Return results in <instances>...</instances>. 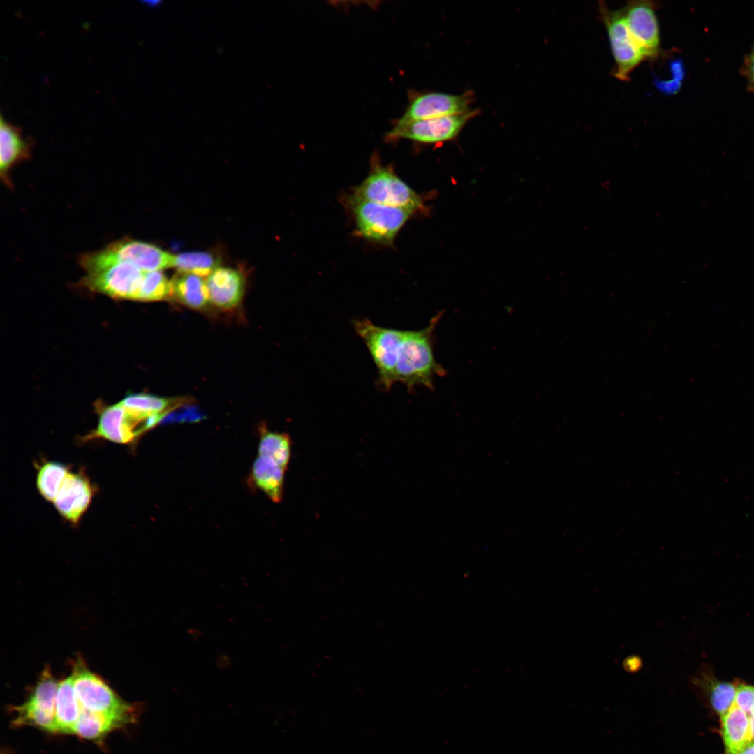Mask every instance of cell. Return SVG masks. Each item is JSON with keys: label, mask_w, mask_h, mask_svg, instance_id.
Wrapping results in <instances>:
<instances>
[{"label": "cell", "mask_w": 754, "mask_h": 754, "mask_svg": "<svg viewBox=\"0 0 754 754\" xmlns=\"http://www.w3.org/2000/svg\"><path fill=\"white\" fill-rule=\"evenodd\" d=\"M99 415L95 429L81 438L82 442L104 439L111 442L134 445L139 439L136 424L126 408L119 402L110 406H96Z\"/></svg>", "instance_id": "13"}, {"label": "cell", "mask_w": 754, "mask_h": 754, "mask_svg": "<svg viewBox=\"0 0 754 754\" xmlns=\"http://www.w3.org/2000/svg\"><path fill=\"white\" fill-rule=\"evenodd\" d=\"M642 662L637 656H630L623 661L624 669L630 672H636L642 667Z\"/></svg>", "instance_id": "29"}, {"label": "cell", "mask_w": 754, "mask_h": 754, "mask_svg": "<svg viewBox=\"0 0 754 754\" xmlns=\"http://www.w3.org/2000/svg\"><path fill=\"white\" fill-rule=\"evenodd\" d=\"M139 711L128 713H96L82 709L73 734L88 740L101 741L110 732L134 723Z\"/></svg>", "instance_id": "16"}, {"label": "cell", "mask_w": 754, "mask_h": 754, "mask_svg": "<svg viewBox=\"0 0 754 754\" xmlns=\"http://www.w3.org/2000/svg\"><path fill=\"white\" fill-rule=\"evenodd\" d=\"M75 695L82 709L96 713H128L140 710L124 701L103 678L92 672L80 654L71 661Z\"/></svg>", "instance_id": "5"}, {"label": "cell", "mask_w": 754, "mask_h": 754, "mask_svg": "<svg viewBox=\"0 0 754 754\" xmlns=\"http://www.w3.org/2000/svg\"><path fill=\"white\" fill-rule=\"evenodd\" d=\"M478 113V110L473 109L459 114L407 123L397 122L386 134V139L395 140L403 138L426 145L443 144L456 139L465 126Z\"/></svg>", "instance_id": "7"}, {"label": "cell", "mask_w": 754, "mask_h": 754, "mask_svg": "<svg viewBox=\"0 0 754 754\" xmlns=\"http://www.w3.org/2000/svg\"><path fill=\"white\" fill-rule=\"evenodd\" d=\"M730 754H754V740H751L741 748Z\"/></svg>", "instance_id": "30"}, {"label": "cell", "mask_w": 754, "mask_h": 754, "mask_svg": "<svg viewBox=\"0 0 754 754\" xmlns=\"http://www.w3.org/2000/svg\"><path fill=\"white\" fill-rule=\"evenodd\" d=\"M751 739L754 740V714L749 716Z\"/></svg>", "instance_id": "31"}, {"label": "cell", "mask_w": 754, "mask_h": 754, "mask_svg": "<svg viewBox=\"0 0 754 754\" xmlns=\"http://www.w3.org/2000/svg\"><path fill=\"white\" fill-rule=\"evenodd\" d=\"M96 491V486L83 469L77 472L70 471L52 503L63 519L76 526Z\"/></svg>", "instance_id": "12"}, {"label": "cell", "mask_w": 754, "mask_h": 754, "mask_svg": "<svg viewBox=\"0 0 754 754\" xmlns=\"http://www.w3.org/2000/svg\"><path fill=\"white\" fill-rule=\"evenodd\" d=\"M285 471L272 458L258 455L252 466L251 479L272 501L279 503L283 496Z\"/></svg>", "instance_id": "20"}, {"label": "cell", "mask_w": 754, "mask_h": 754, "mask_svg": "<svg viewBox=\"0 0 754 754\" xmlns=\"http://www.w3.org/2000/svg\"><path fill=\"white\" fill-rule=\"evenodd\" d=\"M441 313L429 325L418 330L384 327L365 320L357 327V334L367 346L378 371L377 385L389 391L401 383L412 391L422 385L434 388L433 378L445 371L436 361L433 334Z\"/></svg>", "instance_id": "1"}, {"label": "cell", "mask_w": 754, "mask_h": 754, "mask_svg": "<svg viewBox=\"0 0 754 754\" xmlns=\"http://www.w3.org/2000/svg\"><path fill=\"white\" fill-rule=\"evenodd\" d=\"M348 206L355 219L357 233L378 244H392L397 233L415 212L383 205L350 195Z\"/></svg>", "instance_id": "4"}, {"label": "cell", "mask_w": 754, "mask_h": 754, "mask_svg": "<svg viewBox=\"0 0 754 754\" xmlns=\"http://www.w3.org/2000/svg\"><path fill=\"white\" fill-rule=\"evenodd\" d=\"M741 73L746 80L748 90L754 94V45L744 58Z\"/></svg>", "instance_id": "28"}, {"label": "cell", "mask_w": 754, "mask_h": 754, "mask_svg": "<svg viewBox=\"0 0 754 754\" xmlns=\"http://www.w3.org/2000/svg\"><path fill=\"white\" fill-rule=\"evenodd\" d=\"M721 717V734L726 754H730L751 740L749 716L733 706Z\"/></svg>", "instance_id": "21"}, {"label": "cell", "mask_w": 754, "mask_h": 754, "mask_svg": "<svg viewBox=\"0 0 754 754\" xmlns=\"http://www.w3.org/2000/svg\"><path fill=\"white\" fill-rule=\"evenodd\" d=\"M145 272L125 263L87 273L81 283L94 292L114 299L138 300Z\"/></svg>", "instance_id": "9"}, {"label": "cell", "mask_w": 754, "mask_h": 754, "mask_svg": "<svg viewBox=\"0 0 754 754\" xmlns=\"http://www.w3.org/2000/svg\"><path fill=\"white\" fill-rule=\"evenodd\" d=\"M655 2L648 0L628 1L622 8L632 38L646 59L660 52V29Z\"/></svg>", "instance_id": "11"}, {"label": "cell", "mask_w": 754, "mask_h": 754, "mask_svg": "<svg viewBox=\"0 0 754 754\" xmlns=\"http://www.w3.org/2000/svg\"><path fill=\"white\" fill-rule=\"evenodd\" d=\"M690 683L704 694L713 709L720 716L734 706L737 683L718 679L709 665L700 668L693 675Z\"/></svg>", "instance_id": "17"}, {"label": "cell", "mask_w": 754, "mask_h": 754, "mask_svg": "<svg viewBox=\"0 0 754 754\" xmlns=\"http://www.w3.org/2000/svg\"><path fill=\"white\" fill-rule=\"evenodd\" d=\"M173 260L174 255L156 245L123 238L99 251L83 253L79 258V264L87 273L118 263L131 264L144 272H154L173 267Z\"/></svg>", "instance_id": "2"}, {"label": "cell", "mask_w": 754, "mask_h": 754, "mask_svg": "<svg viewBox=\"0 0 754 754\" xmlns=\"http://www.w3.org/2000/svg\"><path fill=\"white\" fill-rule=\"evenodd\" d=\"M170 281L162 271L145 272L138 301L154 302L170 297Z\"/></svg>", "instance_id": "26"}, {"label": "cell", "mask_w": 754, "mask_h": 754, "mask_svg": "<svg viewBox=\"0 0 754 754\" xmlns=\"http://www.w3.org/2000/svg\"><path fill=\"white\" fill-rule=\"evenodd\" d=\"M120 403L140 417L146 419L154 415L165 414L173 400L147 394H132Z\"/></svg>", "instance_id": "24"}, {"label": "cell", "mask_w": 754, "mask_h": 754, "mask_svg": "<svg viewBox=\"0 0 754 754\" xmlns=\"http://www.w3.org/2000/svg\"><path fill=\"white\" fill-rule=\"evenodd\" d=\"M734 706L748 716L754 714V686L737 683Z\"/></svg>", "instance_id": "27"}, {"label": "cell", "mask_w": 754, "mask_h": 754, "mask_svg": "<svg viewBox=\"0 0 754 754\" xmlns=\"http://www.w3.org/2000/svg\"><path fill=\"white\" fill-rule=\"evenodd\" d=\"M36 487L47 501L53 503L65 478L71 471L65 464L53 461H43L37 468Z\"/></svg>", "instance_id": "22"}, {"label": "cell", "mask_w": 754, "mask_h": 754, "mask_svg": "<svg viewBox=\"0 0 754 754\" xmlns=\"http://www.w3.org/2000/svg\"><path fill=\"white\" fill-rule=\"evenodd\" d=\"M170 297L193 309H201L209 302L206 281L189 272L175 274L170 280Z\"/></svg>", "instance_id": "19"}, {"label": "cell", "mask_w": 754, "mask_h": 754, "mask_svg": "<svg viewBox=\"0 0 754 754\" xmlns=\"http://www.w3.org/2000/svg\"><path fill=\"white\" fill-rule=\"evenodd\" d=\"M209 301L222 309L236 306L242 300L245 288V279L238 269L217 267L206 279Z\"/></svg>", "instance_id": "15"}, {"label": "cell", "mask_w": 754, "mask_h": 754, "mask_svg": "<svg viewBox=\"0 0 754 754\" xmlns=\"http://www.w3.org/2000/svg\"><path fill=\"white\" fill-rule=\"evenodd\" d=\"M81 711L71 674L59 682L55 699V733L73 734Z\"/></svg>", "instance_id": "18"}, {"label": "cell", "mask_w": 754, "mask_h": 754, "mask_svg": "<svg viewBox=\"0 0 754 754\" xmlns=\"http://www.w3.org/2000/svg\"><path fill=\"white\" fill-rule=\"evenodd\" d=\"M474 101L471 91L460 94L427 91L414 94L403 114L397 121L407 123L468 112Z\"/></svg>", "instance_id": "10"}, {"label": "cell", "mask_w": 754, "mask_h": 754, "mask_svg": "<svg viewBox=\"0 0 754 754\" xmlns=\"http://www.w3.org/2000/svg\"><path fill=\"white\" fill-rule=\"evenodd\" d=\"M34 140L24 137L20 127L5 121L0 116V175L4 184L11 188V169L17 163L29 159Z\"/></svg>", "instance_id": "14"}, {"label": "cell", "mask_w": 754, "mask_h": 754, "mask_svg": "<svg viewBox=\"0 0 754 754\" xmlns=\"http://www.w3.org/2000/svg\"><path fill=\"white\" fill-rule=\"evenodd\" d=\"M59 682L49 665L44 667L27 700L12 708L15 713L13 725L33 726L55 733V699Z\"/></svg>", "instance_id": "6"}, {"label": "cell", "mask_w": 754, "mask_h": 754, "mask_svg": "<svg viewBox=\"0 0 754 754\" xmlns=\"http://www.w3.org/2000/svg\"><path fill=\"white\" fill-rule=\"evenodd\" d=\"M219 264L218 257L207 251L184 252L174 255L173 267L179 272L208 276Z\"/></svg>", "instance_id": "25"}, {"label": "cell", "mask_w": 754, "mask_h": 754, "mask_svg": "<svg viewBox=\"0 0 754 754\" xmlns=\"http://www.w3.org/2000/svg\"><path fill=\"white\" fill-rule=\"evenodd\" d=\"M258 454L272 458L280 466L286 469L291 454L290 436L285 433L268 431L263 427L260 429Z\"/></svg>", "instance_id": "23"}, {"label": "cell", "mask_w": 754, "mask_h": 754, "mask_svg": "<svg viewBox=\"0 0 754 754\" xmlns=\"http://www.w3.org/2000/svg\"><path fill=\"white\" fill-rule=\"evenodd\" d=\"M366 201L392 207L424 209L421 197L400 179L391 168L380 164L374 158L368 176L357 186L352 194Z\"/></svg>", "instance_id": "3"}, {"label": "cell", "mask_w": 754, "mask_h": 754, "mask_svg": "<svg viewBox=\"0 0 754 754\" xmlns=\"http://www.w3.org/2000/svg\"><path fill=\"white\" fill-rule=\"evenodd\" d=\"M599 11L616 64L614 77L627 81L631 72L646 58L631 37L622 9L612 10L604 2H599Z\"/></svg>", "instance_id": "8"}]
</instances>
